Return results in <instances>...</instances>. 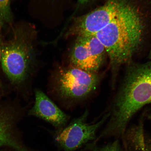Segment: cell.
<instances>
[{"instance_id": "6da1fadb", "label": "cell", "mask_w": 151, "mask_h": 151, "mask_svg": "<svg viewBox=\"0 0 151 151\" xmlns=\"http://www.w3.org/2000/svg\"><path fill=\"white\" fill-rule=\"evenodd\" d=\"M146 20L141 9L132 3L122 14L94 35L105 47L113 84L121 68L132 62L140 46L146 29Z\"/></svg>"}, {"instance_id": "7a4b0ae2", "label": "cell", "mask_w": 151, "mask_h": 151, "mask_svg": "<svg viewBox=\"0 0 151 151\" xmlns=\"http://www.w3.org/2000/svg\"><path fill=\"white\" fill-rule=\"evenodd\" d=\"M127 65L104 135H124L132 117L151 103V61L144 63L131 62Z\"/></svg>"}, {"instance_id": "3957f363", "label": "cell", "mask_w": 151, "mask_h": 151, "mask_svg": "<svg viewBox=\"0 0 151 151\" xmlns=\"http://www.w3.org/2000/svg\"><path fill=\"white\" fill-rule=\"evenodd\" d=\"M3 39L1 62L4 72L14 84H23L33 74L36 65L34 32L29 25H11Z\"/></svg>"}, {"instance_id": "277c9868", "label": "cell", "mask_w": 151, "mask_h": 151, "mask_svg": "<svg viewBox=\"0 0 151 151\" xmlns=\"http://www.w3.org/2000/svg\"><path fill=\"white\" fill-rule=\"evenodd\" d=\"M100 78L98 73L88 72L71 65L60 67L54 74V90L62 99L76 102L93 93Z\"/></svg>"}, {"instance_id": "5b68a950", "label": "cell", "mask_w": 151, "mask_h": 151, "mask_svg": "<svg viewBox=\"0 0 151 151\" xmlns=\"http://www.w3.org/2000/svg\"><path fill=\"white\" fill-rule=\"evenodd\" d=\"M132 3L130 0H107L101 6L76 19L67 36L95 35L122 14Z\"/></svg>"}, {"instance_id": "8992f818", "label": "cell", "mask_w": 151, "mask_h": 151, "mask_svg": "<svg viewBox=\"0 0 151 151\" xmlns=\"http://www.w3.org/2000/svg\"><path fill=\"white\" fill-rule=\"evenodd\" d=\"M109 113L97 123H87L88 112L86 111L68 126L60 131L55 139L58 145L65 151L76 150L96 137L97 129L108 119Z\"/></svg>"}, {"instance_id": "52a82bcc", "label": "cell", "mask_w": 151, "mask_h": 151, "mask_svg": "<svg viewBox=\"0 0 151 151\" xmlns=\"http://www.w3.org/2000/svg\"><path fill=\"white\" fill-rule=\"evenodd\" d=\"M28 114L42 119L60 128L65 125L68 119L67 115L40 90L35 91V104Z\"/></svg>"}, {"instance_id": "ba28073f", "label": "cell", "mask_w": 151, "mask_h": 151, "mask_svg": "<svg viewBox=\"0 0 151 151\" xmlns=\"http://www.w3.org/2000/svg\"><path fill=\"white\" fill-rule=\"evenodd\" d=\"M70 65L88 72L97 73L91 56L82 37H77L69 55Z\"/></svg>"}, {"instance_id": "9c48e42d", "label": "cell", "mask_w": 151, "mask_h": 151, "mask_svg": "<svg viewBox=\"0 0 151 151\" xmlns=\"http://www.w3.org/2000/svg\"><path fill=\"white\" fill-rule=\"evenodd\" d=\"M14 115L0 109V147L7 146L18 151H27L19 144L14 133Z\"/></svg>"}, {"instance_id": "30bf717a", "label": "cell", "mask_w": 151, "mask_h": 151, "mask_svg": "<svg viewBox=\"0 0 151 151\" xmlns=\"http://www.w3.org/2000/svg\"><path fill=\"white\" fill-rule=\"evenodd\" d=\"M89 52L95 67L98 71L104 61L106 52L105 47L95 35L81 37Z\"/></svg>"}, {"instance_id": "8fae6325", "label": "cell", "mask_w": 151, "mask_h": 151, "mask_svg": "<svg viewBox=\"0 0 151 151\" xmlns=\"http://www.w3.org/2000/svg\"><path fill=\"white\" fill-rule=\"evenodd\" d=\"M12 0H0V29L6 25H11L14 16L11 9Z\"/></svg>"}, {"instance_id": "7c38bea8", "label": "cell", "mask_w": 151, "mask_h": 151, "mask_svg": "<svg viewBox=\"0 0 151 151\" xmlns=\"http://www.w3.org/2000/svg\"><path fill=\"white\" fill-rule=\"evenodd\" d=\"M94 151H122L118 140L109 143L101 148Z\"/></svg>"}, {"instance_id": "4fadbf2b", "label": "cell", "mask_w": 151, "mask_h": 151, "mask_svg": "<svg viewBox=\"0 0 151 151\" xmlns=\"http://www.w3.org/2000/svg\"><path fill=\"white\" fill-rule=\"evenodd\" d=\"M90 0H78V7L80 6L84 5L85 4L88 2Z\"/></svg>"}, {"instance_id": "5bb4252c", "label": "cell", "mask_w": 151, "mask_h": 151, "mask_svg": "<svg viewBox=\"0 0 151 151\" xmlns=\"http://www.w3.org/2000/svg\"><path fill=\"white\" fill-rule=\"evenodd\" d=\"M3 38L0 35V60H1V47L2 43Z\"/></svg>"}, {"instance_id": "9a60e30c", "label": "cell", "mask_w": 151, "mask_h": 151, "mask_svg": "<svg viewBox=\"0 0 151 151\" xmlns=\"http://www.w3.org/2000/svg\"><path fill=\"white\" fill-rule=\"evenodd\" d=\"M149 58H150V59L151 60V50H150V54L149 55Z\"/></svg>"}, {"instance_id": "2e32d148", "label": "cell", "mask_w": 151, "mask_h": 151, "mask_svg": "<svg viewBox=\"0 0 151 151\" xmlns=\"http://www.w3.org/2000/svg\"><path fill=\"white\" fill-rule=\"evenodd\" d=\"M148 118L151 120V114L148 116Z\"/></svg>"}]
</instances>
